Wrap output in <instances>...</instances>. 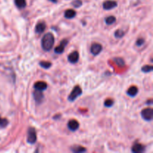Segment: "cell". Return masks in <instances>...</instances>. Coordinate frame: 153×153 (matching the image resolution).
<instances>
[{"label": "cell", "instance_id": "cell-1", "mask_svg": "<svg viewBox=\"0 0 153 153\" xmlns=\"http://www.w3.org/2000/svg\"><path fill=\"white\" fill-rule=\"evenodd\" d=\"M54 43H55V37L52 33L48 32L44 34L41 40V46L43 50L46 52L50 51L53 47Z\"/></svg>", "mask_w": 153, "mask_h": 153}, {"label": "cell", "instance_id": "cell-2", "mask_svg": "<svg viewBox=\"0 0 153 153\" xmlns=\"http://www.w3.org/2000/svg\"><path fill=\"white\" fill-rule=\"evenodd\" d=\"M37 141V132L34 128L30 127L27 131V142L29 144L32 145Z\"/></svg>", "mask_w": 153, "mask_h": 153}, {"label": "cell", "instance_id": "cell-3", "mask_svg": "<svg viewBox=\"0 0 153 153\" xmlns=\"http://www.w3.org/2000/svg\"><path fill=\"white\" fill-rule=\"evenodd\" d=\"M82 94V90L79 85H76L74 87L73 91H71L70 94L68 97V100L70 102H74L78 97H80Z\"/></svg>", "mask_w": 153, "mask_h": 153}, {"label": "cell", "instance_id": "cell-4", "mask_svg": "<svg viewBox=\"0 0 153 153\" xmlns=\"http://www.w3.org/2000/svg\"><path fill=\"white\" fill-rule=\"evenodd\" d=\"M140 115L146 121H151L153 117V110L151 108H146L142 111Z\"/></svg>", "mask_w": 153, "mask_h": 153}, {"label": "cell", "instance_id": "cell-5", "mask_svg": "<svg viewBox=\"0 0 153 153\" xmlns=\"http://www.w3.org/2000/svg\"><path fill=\"white\" fill-rule=\"evenodd\" d=\"M33 97H34V101L37 105L41 104L42 102L43 101L44 99V95H43V92L38 90H36L34 93H33Z\"/></svg>", "mask_w": 153, "mask_h": 153}, {"label": "cell", "instance_id": "cell-6", "mask_svg": "<svg viewBox=\"0 0 153 153\" xmlns=\"http://www.w3.org/2000/svg\"><path fill=\"white\" fill-rule=\"evenodd\" d=\"M102 50V46L100 43H94L91 47V52L94 56H97L99 54H100Z\"/></svg>", "mask_w": 153, "mask_h": 153}, {"label": "cell", "instance_id": "cell-7", "mask_svg": "<svg viewBox=\"0 0 153 153\" xmlns=\"http://www.w3.org/2000/svg\"><path fill=\"white\" fill-rule=\"evenodd\" d=\"M68 43H69V41L67 40H66V39L63 40L60 43L59 46H58L55 49V53H56V54H62L63 52H64V49H65L66 46H67V44H68Z\"/></svg>", "mask_w": 153, "mask_h": 153}, {"label": "cell", "instance_id": "cell-8", "mask_svg": "<svg viewBox=\"0 0 153 153\" xmlns=\"http://www.w3.org/2000/svg\"><path fill=\"white\" fill-rule=\"evenodd\" d=\"M67 127L69 130L72 131H75L79 129V123L76 120H70L67 123Z\"/></svg>", "mask_w": 153, "mask_h": 153}, {"label": "cell", "instance_id": "cell-9", "mask_svg": "<svg viewBox=\"0 0 153 153\" xmlns=\"http://www.w3.org/2000/svg\"><path fill=\"white\" fill-rule=\"evenodd\" d=\"M117 6V3L114 1H111V0H108L103 3V8L107 10L115 8Z\"/></svg>", "mask_w": 153, "mask_h": 153}, {"label": "cell", "instance_id": "cell-10", "mask_svg": "<svg viewBox=\"0 0 153 153\" xmlns=\"http://www.w3.org/2000/svg\"><path fill=\"white\" fill-rule=\"evenodd\" d=\"M79 59V54L77 51H74L68 55V61L71 64H76Z\"/></svg>", "mask_w": 153, "mask_h": 153}, {"label": "cell", "instance_id": "cell-11", "mask_svg": "<svg viewBox=\"0 0 153 153\" xmlns=\"http://www.w3.org/2000/svg\"><path fill=\"white\" fill-rule=\"evenodd\" d=\"M145 151V146L141 143H135L131 147V152L133 153H143Z\"/></svg>", "mask_w": 153, "mask_h": 153}, {"label": "cell", "instance_id": "cell-12", "mask_svg": "<svg viewBox=\"0 0 153 153\" xmlns=\"http://www.w3.org/2000/svg\"><path fill=\"white\" fill-rule=\"evenodd\" d=\"M46 25L45 22H39L35 26V32L37 34H42L43 32H44L45 29H46Z\"/></svg>", "mask_w": 153, "mask_h": 153}, {"label": "cell", "instance_id": "cell-13", "mask_svg": "<svg viewBox=\"0 0 153 153\" xmlns=\"http://www.w3.org/2000/svg\"><path fill=\"white\" fill-rule=\"evenodd\" d=\"M34 88H35V90L43 91H45V90H46V88H47V84L44 82H42V81H40V82H37L34 85Z\"/></svg>", "mask_w": 153, "mask_h": 153}, {"label": "cell", "instance_id": "cell-14", "mask_svg": "<svg viewBox=\"0 0 153 153\" xmlns=\"http://www.w3.org/2000/svg\"><path fill=\"white\" fill-rule=\"evenodd\" d=\"M76 10H73V9H67L64 12V17L67 18V19H73L76 16Z\"/></svg>", "mask_w": 153, "mask_h": 153}, {"label": "cell", "instance_id": "cell-15", "mask_svg": "<svg viewBox=\"0 0 153 153\" xmlns=\"http://www.w3.org/2000/svg\"><path fill=\"white\" fill-rule=\"evenodd\" d=\"M137 93H138V88L136 86H131L129 88L127 91V94L131 97H134L137 96Z\"/></svg>", "mask_w": 153, "mask_h": 153}, {"label": "cell", "instance_id": "cell-16", "mask_svg": "<svg viewBox=\"0 0 153 153\" xmlns=\"http://www.w3.org/2000/svg\"><path fill=\"white\" fill-rule=\"evenodd\" d=\"M71 151L74 153H82L87 152V149H85L84 146H78V145H76V146H73L70 148Z\"/></svg>", "mask_w": 153, "mask_h": 153}, {"label": "cell", "instance_id": "cell-17", "mask_svg": "<svg viewBox=\"0 0 153 153\" xmlns=\"http://www.w3.org/2000/svg\"><path fill=\"white\" fill-rule=\"evenodd\" d=\"M15 5L19 9L25 8L26 6V1L25 0H14Z\"/></svg>", "mask_w": 153, "mask_h": 153}, {"label": "cell", "instance_id": "cell-18", "mask_svg": "<svg viewBox=\"0 0 153 153\" xmlns=\"http://www.w3.org/2000/svg\"><path fill=\"white\" fill-rule=\"evenodd\" d=\"M39 65L43 69H46V70H48L52 66V63L49 62V61H42L39 62Z\"/></svg>", "mask_w": 153, "mask_h": 153}, {"label": "cell", "instance_id": "cell-19", "mask_svg": "<svg viewBox=\"0 0 153 153\" xmlns=\"http://www.w3.org/2000/svg\"><path fill=\"white\" fill-rule=\"evenodd\" d=\"M105 23L107 25H112V24H114L116 22V17L114 16H109L105 19Z\"/></svg>", "mask_w": 153, "mask_h": 153}, {"label": "cell", "instance_id": "cell-20", "mask_svg": "<svg viewBox=\"0 0 153 153\" xmlns=\"http://www.w3.org/2000/svg\"><path fill=\"white\" fill-rule=\"evenodd\" d=\"M9 124L8 120L6 119V118H3L0 116V128H4L5 127L7 126V125Z\"/></svg>", "mask_w": 153, "mask_h": 153}, {"label": "cell", "instance_id": "cell-21", "mask_svg": "<svg viewBox=\"0 0 153 153\" xmlns=\"http://www.w3.org/2000/svg\"><path fill=\"white\" fill-rule=\"evenodd\" d=\"M114 61L119 67H123L125 65V61L122 58H114Z\"/></svg>", "mask_w": 153, "mask_h": 153}, {"label": "cell", "instance_id": "cell-22", "mask_svg": "<svg viewBox=\"0 0 153 153\" xmlns=\"http://www.w3.org/2000/svg\"><path fill=\"white\" fill-rule=\"evenodd\" d=\"M124 34H125V32L122 29H117L114 32V37L117 39H120L123 37Z\"/></svg>", "mask_w": 153, "mask_h": 153}, {"label": "cell", "instance_id": "cell-23", "mask_svg": "<svg viewBox=\"0 0 153 153\" xmlns=\"http://www.w3.org/2000/svg\"><path fill=\"white\" fill-rule=\"evenodd\" d=\"M153 70V67L152 65H145L141 68V71L143 73H150Z\"/></svg>", "mask_w": 153, "mask_h": 153}, {"label": "cell", "instance_id": "cell-24", "mask_svg": "<svg viewBox=\"0 0 153 153\" xmlns=\"http://www.w3.org/2000/svg\"><path fill=\"white\" fill-rule=\"evenodd\" d=\"M114 103V102L113 100H111V99H108V100H106L105 101L104 105L106 108H111L113 106Z\"/></svg>", "mask_w": 153, "mask_h": 153}, {"label": "cell", "instance_id": "cell-25", "mask_svg": "<svg viewBox=\"0 0 153 153\" xmlns=\"http://www.w3.org/2000/svg\"><path fill=\"white\" fill-rule=\"evenodd\" d=\"M72 4H73L76 8H78V7H80L82 5V0H76V1H73Z\"/></svg>", "mask_w": 153, "mask_h": 153}, {"label": "cell", "instance_id": "cell-26", "mask_svg": "<svg viewBox=\"0 0 153 153\" xmlns=\"http://www.w3.org/2000/svg\"><path fill=\"white\" fill-rule=\"evenodd\" d=\"M145 43V40L143 38H138L136 41V46H142Z\"/></svg>", "mask_w": 153, "mask_h": 153}, {"label": "cell", "instance_id": "cell-27", "mask_svg": "<svg viewBox=\"0 0 153 153\" xmlns=\"http://www.w3.org/2000/svg\"><path fill=\"white\" fill-rule=\"evenodd\" d=\"M146 104L149 105H152V100H149V101L146 102Z\"/></svg>", "mask_w": 153, "mask_h": 153}, {"label": "cell", "instance_id": "cell-28", "mask_svg": "<svg viewBox=\"0 0 153 153\" xmlns=\"http://www.w3.org/2000/svg\"><path fill=\"white\" fill-rule=\"evenodd\" d=\"M49 1H52V3H57V2H58V0H49Z\"/></svg>", "mask_w": 153, "mask_h": 153}]
</instances>
